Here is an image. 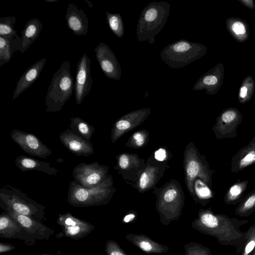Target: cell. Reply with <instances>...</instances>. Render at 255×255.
<instances>
[{"label": "cell", "instance_id": "6da1fadb", "mask_svg": "<svg viewBox=\"0 0 255 255\" xmlns=\"http://www.w3.org/2000/svg\"><path fill=\"white\" fill-rule=\"evenodd\" d=\"M249 222L230 218L214 213L209 208L199 210L197 218L192 222V228L206 235L215 238L218 242L224 246L236 248L237 254H241L245 242L246 232L241 227Z\"/></svg>", "mask_w": 255, "mask_h": 255}, {"label": "cell", "instance_id": "7a4b0ae2", "mask_svg": "<svg viewBox=\"0 0 255 255\" xmlns=\"http://www.w3.org/2000/svg\"><path fill=\"white\" fill-rule=\"evenodd\" d=\"M170 4L167 1H154L142 9L137 21L136 33L139 42L155 43V37L165 26L169 15Z\"/></svg>", "mask_w": 255, "mask_h": 255}, {"label": "cell", "instance_id": "3957f363", "mask_svg": "<svg viewBox=\"0 0 255 255\" xmlns=\"http://www.w3.org/2000/svg\"><path fill=\"white\" fill-rule=\"evenodd\" d=\"M116 191L111 175L101 183L91 188L84 187L74 180L70 183L67 201L70 205L79 207L106 205Z\"/></svg>", "mask_w": 255, "mask_h": 255}, {"label": "cell", "instance_id": "277c9868", "mask_svg": "<svg viewBox=\"0 0 255 255\" xmlns=\"http://www.w3.org/2000/svg\"><path fill=\"white\" fill-rule=\"evenodd\" d=\"M156 197V210L160 221L164 226L178 220L185 203L182 188L175 180H171L160 188H154Z\"/></svg>", "mask_w": 255, "mask_h": 255}, {"label": "cell", "instance_id": "5b68a950", "mask_svg": "<svg viewBox=\"0 0 255 255\" xmlns=\"http://www.w3.org/2000/svg\"><path fill=\"white\" fill-rule=\"evenodd\" d=\"M0 207L6 212L12 211L41 221L46 220L44 206L9 185H5L0 189Z\"/></svg>", "mask_w": 255, "mask_h": 255}, {"label": "cell", "instance_id": "8992f818", "mask_svg": "<svg viewBox=\"0 0 255 255\" xmlns=\"http://www.w3.org/2000/svg\"><path fill=\"white\" fill-rule=\"evenodd\" d=\"M75 84L69 61H65L54 74L45 96L46 112L60 111L72 95Z\"/></svg>", "mask_w": 255, "mask_h": 255}, {"label": "cell", "instance_id": "52a82bcc", "mask_svg": "<svg viewBox=\"0 0 255 255\" xmlns=\"http://www.w3.org/2000/svg\"><path fill=\"white\" fill-rule=\"evenodd\" d=\"M206 47L199 43L180 39L164 47L160 54L161 60L170 68H183L203 56Z\"/></svg>", "mask_w": 255, "mask_h": 255}, {"label": "cell", "instance_id": "ba28073f", "mask_svg": "<svg viewBox=\"0 0 255 255\" xmlns=\"http://www.w3.org/2000/svg\"><path fill=\"white\" fill-rule=\"evenodd\" d=\"M183 165L185 182L192 198L194 197V183L196 178H200L209 187L212 186L214 171L210 168L206 157L200 154L192 142L189 143L185 149Z\"/></svg>", "mask_w": 255, "mask_h": 255}, {"label": "cell", "instance_id": "9c48e42d", "mask_svg": "<svg viewBox=\"0 0 255 255\" xmlns=\"http://www.w3.org/2000/svg\"><path fill=\"white\" fill-rule=\"evenodd\" d=\"M21 227L24 236V243L27 246L35 244L37 241L48 240L54 233V230L45 226L36 219L7 212Z\"/></svg>", "mask_w": 255, "mask_h": 255}, {"label": "cell", "instance_id": "30bf717a", "mask_svg": "<svg viewBox=\"0 0 255 255\" xmlns=\"http://www.w3.org/2000/svg\"><path fill=\"white\" fill-rule=\"evenodd\" d=\"M109 167L97 161L87 164L82 162L73 169V176L79 184L86 188L97 186L108 176Z\"/></svg>", "mask_w": 255, "mask_h": 255}, {"label": "cell", "instance_id": "8fae6325", "mask_svg": "<svg viewBox=\"0 0 255 255\" xmlns=\"http://www.w3.org/2000/svg\"><path fill=\"white\" fill-rule=\"evenodd\" d=\"M56 223L62 228V232L55 236L56 238L65 237L75 240L87 236L95 227L90 223L79 219L69 212L59 214Z\"/></svg>", "mask_w": 255, "mask_h": 255}, {"label": "cell", "instance_id": "7c38bea8", "mask_svg": "<svg viewBox=\"0 0 255 255\" xmlns=\"http://www.w3.org/2000/svg\"><path fill=\"white\" fill-rule=\"evenodd\" d=\"M242 120V114L236 108H230L223 111L212 128L216 138L221 139L236 137L237 129Z\"/></svg>", "mask_w": 255, "mask_h": 255}, {"label": "cell", "instance_id": "4fadbf2b", "mask_svg": "<svg viewBox=\"0 0 255 255\" xmlns=\"http://www.w3.org/2000/svg\"><path fill=\"white\" fill-rule=\"evenodd\" d=\"M116 159L117 164L115 169L118 170L126 181L135 185L145 166V160L139 158L136 154L128 153L120 154L116 156Z\"/></svg>", "mask_w": 255, "mask_h": 255}, {"label": "cell", "instance_id": "5bb4252c", "mask_svg": "<svg viewBox=\"0 0 255 255\" xmlns=\"http://www.w3.org/2000/svg\"><path fill=\"white\" fill-rule=\"evenodd\" d=\"M10 136L21 149L29 155L46 158L52 154L46 145L31 133L14 129L11 131Z\"/></svg>", "mask_w": 255, "mask_h": 255}, {"label": "cell", "instance_id": "9a60e30c", "mask_svg": "<svg viewBox=\"0 0 255 255\" xmlns=\"http://www.w3.org/2000/svg\"><path fill=\"white\" fill-rule=\"evenodd\" d=\"M91 60L86 53L80 58L77 65L74 86L76 102L80 105L91 90L93 80L91 77Z\"/></svg>", "mask_w": 255, "mask_h": 255}, {"label": "cell", "instance_id": "2e32d148", "mask_svg": "<svg viewBox=\"0 0 255 255\" xmlns=\"http://www.w3.org/2000/svg\"><path fill=\"white\" fill-rule=\"evenodd\" d=\"M151 113L149 108H143L133 111L118 119L114 124L111 138L115 143L126 132L139 126Z\"/></svg>", "mask_w": 255, "mask_h": 255}, {"label": "cell", "instance_id": "e0dca14e", "mask_svg": "<svg viewBox=\"0 0 255 255\" xmlns=\"http://www.w3.org/2000/svg\"><path fill=\"white\" fill-rule=\"evenodd\" d=\"M167 167V162H159L153 157H149L136 184L138 192L143 193L154 188L164 175Z\"/></svg>", "mask_w": 255, "mask_h": 255}, {"label": "cell", "instance_id": "ac0fdd59", "mask_svg": "<svg viewBox=\"0 0 255 255\" xmlns=\"http://www.w3.org/2000/svg\"><path fill=\"white\" fill-rule=\"evenodd\" d=\"M97 61L106 76L111 79L118 80L122 77V69L116 55L110 47L100 42L95 48Z\"/></svg>", "mask_w": 255, "mask_h": 255}, {"label": "cell", "instance_id": "d6986e66", "mask_svg": "<svg viewBox=\"0 0 255 255\" xmlns=\"http://www.w3.org/2000/svg\"><path fill=\"white\" fill-rule=\"evenodd\" d=\"M62 144L71 153L77 156H88L94 153L91 143L68 128L60 135Z\"/></svg>", "mask_w": 255, "mask_h": 255}, {"label": "cell", "instance_id": "ffe728a7", "mask_svg": "<svg viewBox=\"0 0 255 255\" xmlns=\"http://www.w3.org/2000/svg\"><path fill=\"white\" fill-rule=\"evenodd\" d=\"M224 77V67L220 63L201 76L193 87L195 91L206 90L208 94L214 95L220 89Z\"/></svg>", "mask_w": 255, "mask_h": 255}, {"label": "cell", "instance_id": "44dd1931", "mask_svg": "<svg viewBox=\"0 0 255 255\" xmlns=\"http://www.w3.org/2000/svg\"><path fill=\"white\" fill-rule=\"evenodd\" d=\"M68 28L77 36L85 35L88 31L89 21L83 10L74 3L68 4L65 14Z\"/></svg>", "mask_w": 255, "mask_h": 255}, {"label": "cell", "instance_id": "7402d4cb", "mask_svg": "<svg viewBox=\"0 0 255 255\" xmlns=\"http://www.w3.org/2000/svg\"><path fill=\"white\" fill-rule=\"evenodd\" d=\"M46 62V58L39 60L24 72L16 83L12 96V100L20 96L36 81L42 72Z\"/></svg>", "mask_w": 255, "mask_h": 255}, {"label": "cell", "instance_id": "603a6c76", "mask_svg": "<svg viewBox=\"0 0 255 255\" xmlns=\"http://www.w3.org/2000/svg\"><path fill=\"white\" fill-rule=\"evenodd\" d=\"M126 239L134 246L147 254H162L168 252L169 247L154 241L144 234H128Z\"/></svg>", "mask_w": 255, "mask_h": 255}, {"label": "cell", "instance_id": "cb8c5ba5", "mask_svg": "<svg viewBox=\"0 0 255 255\" xmlns=\"http://www.w3.org/2000/svg\"><path fill=\"white\" fill-rule=\"evenodd\" d=\"M0 237L6 239H18L24 241L21 227L8 213L3 212L0 215Z\"/></svg>", "mask_w": 255, "mask_h": 255}, {"label": "cell", "instance_id": "d4e9b609", "mask_svg": "<svg viewBox=\"0 0 255 255\" xmlns=\"http://www.w3.org/2000/svg\"><path fill=\"white\" fill-rule=\"evenodd\" d=\"M15 163L16 166L22 172L35 170L50 175H56L58 172L56 168L50 166L49 162L40 161L23 155L17 157Z\"/></svg>", "mask_w": 255, "mask_h": 255}, {"label": "cell", "instance_id": "484cf974", "mask_svg": "<svg viewBox=\"0 0 255 255\" xmlns=\"http://www.w3.org/2000/svg\"><path fill=\"white\" fill-rule=\"evenodd\" d=\"M255 163V147L249 143L231 158V171L237 173Z\"/></svg>", "mask_w": 255, "mask_h": 255}, {"label": "cell", "instance_id": "4316f807", "mask_svg": "<svg viewBox=\"0 0 255 255\" xmlns=\"http://www.w3.org/2000/svg\"><path fill=\"white\" fill-rule=\"evenodd\" d=\"M42 27L41 21L37 18L29 20L21 31L20 52L23 53L37 39Z\"/></svg>", "mask_w": 255, "mask_h": 255}, {"label": "cell", "instance_id": "83f0119b", "mask_svg": "<svg viewBox=\"0 0 255 255\" xmlns=\"http://www.w3.org/2000/svg\"><path fill=\"white\" fill-rule=\"evenodd\" d=\"M20 42L19 36L14 39H7L0 36V67L10 61L14 52L19 51Z\"/></svg>", "mask_w": 255, "mask_h": 255}, {"label": "cell", "instance_id": "f1b7e54d", "mask_svg": "<svg viewBox=\"0 0 255 255\" xmlns=\"http://www.w3.org/2000/svg\"><path fill=\"white\" fill-rule=\"evenodd\" d=\"M214 193L206 183L199 178L194 183L193 200L196 203L205 206L214 197Z\"/></svg>", "mask_w": 255, "mask_h": 255}, {"label": "cell", "instance_id": "f546056e", "mask_svg": "<svg viewBox=\"0 0 255 255\" xmlns=\"http://www.w3.org/2000/svg\"><path fill=\"white\" fill-rule=\"evenodd\" d=\"M248 183V180H244L233 184L226 192L224 197V202L228 205H236L239 204L243 198Z\"/></svg>", "mask_w": 255, "mask_h": 255}, {"label": "cell", "instance_id": "4dcf8cb0", "mask_svg": "<svg viewBox=\"0 0 255 255\" xmlns=\"http://www.w3.org/2000/svg\"><path fill=\"white\" fill-rule=\"evenodd\" d=\"M70 121L69 128L78 135L91 142L95 127L79 117L71 118Z\"/></svg>", "mask_w": 255, "mask_h": 255}, {"label": "cell", "instance_id": "1f68e13d", "mask_svg": "<svg viewBox=\"0 0 255 255\" xmlns=\"http://www.w3.org/2000/svg\"><path fill=\"white\" fill-rule=\"evenodd\" d=\"M227 27L232 36L237 41L243 42L248 38L247 24L240 19L229 18Z\"/></svg>", "mask_w": 255, "mask_h": 255}, {"label": "cell", "instance_id": "d6a6232c", "mask_svg": "<svg viewBox=\"0 0 255 255\" xmlns=\"http://www.w3.org/2000/svg\"><path fill=\"white\" fill-rule=\"evenodd\" d=\"M255 212V189L243 197L237 206L235 214L240 217H248Z\"/></svg>", "mask_w": 255, "mask_h": 255}, {"label": "cell", "instance_id": "836d02e7", "mask_svg": "<svg viewBox=\"0 0 255 255\" xmlns=\"http://www.w3.org/2000/svg\"><path fill=\"white\" fill-rule=\"evenodd\" d=\"M16 18L12 16H8L0 18V36L7 39H14L19 36L17 31L14 29Z\"/></svg>", "mask_w": 255, "mask_h": 255}, {"label": "cell", "instance_id": "e575fe53", "mask_svg": "<svg viewBox=\"0 0 255 255\" xmlns=\"http://www.w3.org/2000/svg\"><path fill=\"white\" fill-rule=\"evenodd\" d=\"M106 20L109 26L113 33L121 38L124 34V25L121 15L118 13L106 12Z\"/></svg>", "mask_w": 255, "mask_h": 255}, {"label": "cell", "instance_id": "d590c367", "mask_svg": "<svg viewBox=\"0 0 255 255\" xmlns=\"http://www.w3.org/2000/svg\"><path fill=\"white\" fill-rule=\"evenodd\" d=\"M149 140L148 132L143 129L134 132L126 143V146L138 149L145 146Z\"/></svg>", "mask_w": 255, "mask_h": 255}, {"label": "cell", "instance_id": "8d00e7d4", "mask_svg": "<svg viewBox=\"0 0 255 255\" xmlns=\"http://www.w3.org/2000/svg\"><path fill=\"white\" fill-rule=\"evenodd\" d=\"M254 91V83L252 77H247L242 83L239 93V101L241 103L248 102Z\"/></svg>", "mask_w": 255, "mask_h": 255}, {"label": "cell", "instance_id": "74e56055", "mask_svg": "<svg viewBox=\"0 0 255 255\" xmlns=\"http://www.w3.org/2000/svg\"><path fill=\"white\" fill-rule=\"evenodd\" d=\"M184 255H212L210 249L196 242H190L184 246Z\"/></svg>", "mask_w": 255, "mask_h": 255}, {"label": "cell", "instance_id": "f35d334b", "mask_svg": "<svg viewBox=\"0 0 255 255\" xmlns=\"http://www.w3.org/2000/svg\"><path fill=\"white\" fill-rule=\"evenodd\" d=\"M255 249V223L246 231L245 242L241 255H249Z\"/></svg>", "mask_w": 255, "mask_h": 255}, {"label": "cell", "instance_id": "ab89813d", "mask_svg": "<svg viewBox=\"0 0 255 255\" xmlns=\"http://www.w3.org/2000/svg\"><path fill=\"white\" fill-rule=\"evenodd\" d=\"M105 251L107 255H128L117 242L112 240L107 241Z\"/></svg>", "mask_w": 255, "mask_h": 255}, {"label": "cell", "instance_id": "60d3db41", "mask_svg": "<svg viewBox=\"0 0 255 255\" xmlns=\"http://www.w3.org/2000/svg\"><path fill=\"white\" fill-rule=\"evenodd\" d=\"M153 158L159 162H167L169 159V151L165 148L160 147L154 151Z\"/></svg>", "mask_w": 255, "mask_h": 255}, {"label": "cell", "instance_id": "b9f144b4", "mask_svg": "<svg viewBox=\"0 0 255 255\" xmlns=\"http://www.w3.org/2000/svg\"><path fill=\"white\" fill-rule=\"evenodd\" d=\"M137 217V213L134 211L128 212L123 219V222L125 223H128L134 221Z\"/></svg>", "mask_w": 255, "mask_h": 255}, {"label": "cell", "instance_id": "7bdbcfd3", "mask_svg": "<svg viewBox=\"0 0 255 255\" xmlns=\"http://www.w3.org/2000/svg\"><path fill=\"white\" fill-rule=\"evenodd\" d=\"M16 247L10 244L0 243V254H3L14 250Z\"/></svg>", "mask_w": 255, "mask_h": 255}, {"label": "cell", "instance_id": "ee69618b", "mask_svg": "<svg viewBox=\"0 0 255 255\" xmlns=\"http://www.w3.org/2000/svg\"><path fill=\"white\" fill-rule=\"evenodd\" d=\"M240 1L244 5L251 9L255 8V4L253 0H242Z\"/></svg>", "mask_w": 255, "mask_h": 255}, {"label": "cell", "instance_id": "f6af8a7d", "mask_svg": "<svg viewBox=\"0 0 255 255\" xmlns=\"http://www.w3.org/2000/svg\"><path fill=\"white\" fill-rule=\"evenodd\" d=\"M249 143L255 147V136L252 139Z\"/></svg>", "mask_w": 255, "mask_h": 255}, {"label": "cell", "instance_id": "bcb514c9", "mask_svg": "<svg viewBox=\"0 0 255 255\" xmlns=\"http://www.w3.org/2000/svg\"><path fill=\"white\" fill-rule=\"evenodd\" d=\"M85 0L87 4H88V5L89 7H90V8L93 7L92 2H91L90 1H89L88 0Z\"/></svg>", "mask_w": 255, "mask_h": 255}, {"label": "cell", "instance_id": "7dc6e473", "mask_svg": "<svg viewBox=\"0 0 255 255\" xmlns=\"http://www.w3.org/2000/svg\"><path fill=\"white\" fill-rule=\"evenodd\" d=\"M58 0H45V1L47 2H53Z\"/></svg>", "mask_w": 255, "mask_h": 255}, {"label": "cell", "instance_id": "c3c4849f", "mask_svg": "<svg viewBox=\"0 0 255 255\" xmlns=\"http://www.w3.org/2000/svg\"><path fill=\"white\" fill-rule=\"evenodd\" d=\"M249 255H255V249Z\"/></svg>", "mask_w": 255, "mask_h": 255}, {"label": "cell", "instance_id": "681fc988", "mask_svg": "<svg viewBox=\"0 0 255 255\" xmlns=\"http://www.w3.org/2000/svg\"><path fill=\"white\" fill-rule=\"evenodd\" d=\"M49 255V254H43V255Z\"/></svg>", "mask_w": 255, "mask_h": 255}]
</instances>
